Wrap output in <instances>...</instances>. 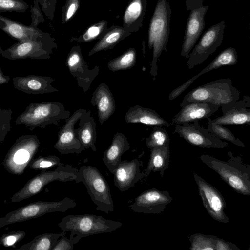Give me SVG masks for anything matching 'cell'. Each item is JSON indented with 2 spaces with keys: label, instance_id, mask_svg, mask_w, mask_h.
Masks as SVG:
<instances>
[{
  "label": "cell",
  "instance_id": "obj_30",
  "mask_svg": "<svg viewBox=\"0 0 250 250\" xmlns=\"http://www.w3.org/2000/svg\"><path fill=\"white\" fill-rule=\"evenodd\" d=\"M170 157L169 146H164L150 149V156L145 171L146 177L153 172H159L161 177L169 166Z\"/></svg>",
  "mask_w": 250,
  "mask_h": 250
},
{
  "label": "cell",
  "instance_id": "obj_28",
  "mask_svg": "<svg viewBox=\"0 0 250 250\" xmlns=\"http://www.w3.org/2000/svg\"><path fill=\"white\" fill-rule=\"evenodd\" d=\"M79 128H76L79 140L84 150L91 148L96 152L97 138L96 124L91 116V111H87L80 119Z\"/></svg>",
  "mask_w": 250,
  "mask_h": 250
},
{
  "label": "cell",
  "instance_id": "obj_19",
  "mask_svg": "<svg viewBox=\"0 0 250 250\" xmlns=\"http://www.w3.org/2000/svg\"><path fill=\"white\" fill-rule=\"evenodd\" d=\"M141 162L138 158L121 162L114 173V185L122 192L130 188L146 177L145 172L140 170Z\"/></svg>",
  "mask_w": 250,
  "mask_h": 250
},
{
  "label": "cell",
  "instance_id": "obj_41",
  "mask_svg": "<svg viewBox=\"0 0 250 250\" xmlns=\"http://www.w3.org/2000/svg\"><path fill=\"white\" fill-rule=\"evenodd\" d=\"M26 235L23 230H16L3 234L0 238V244L5 247H14Z\"/></svg>",
  "mask_w": 250,
  "mask_h": 250
},
{
  "label": "cell",
  "instance_id": "obj_23",
  "mask_svg": "<svg viewBox=\"0 0 250 250\" xmlns=\"http://www.w3.org/2000/svg\"><path fill=\"white\" fill-rule=\"evenodd\" d=\"M93 106H96L98 117L101 125L107 120L116 109L115 101L107 85L100 83L92 94L90 101Z\"/></svg>",
  "mask_w": 250,
  "mask_h": 250
},
{
  "label": "cell",
  "instance_id": "obj_47",
  "mask_svg": "<svg viewBox=\"0 0 250 250\" xmlns=\"http://www.w3.org/2000/svg\"><path fill=\"white\" fill-rule=\"evenodd\" d=\"M248 250H250V245L249 248H248Z\"/></svg>",
  "mask_w": 250,
  "mask_h": 250
},
{
  "label": "cell",
  "instance_id": "obj_29",
  "mask_svg": "<svg viewBox=\"0 0 250 250\" xmlns=\"http://www.w3.org/2000/svg\"><path fill=\"white\" fill-rule=\"evenodd\" d=\"M132 33L123 26L114 25L108 28L103 36L88 53V56L103 50L113 48L120 42L129 36Z\"/></svg>",
  "mask_w": 250,
  "mask_h": 250
},
{
  "label": "cell",
  "instance_id": "obj_34",
  "mask_svg": "<svg viewBox=\"0 0 250 250\" xmlns=\"http://www.w3.org/2000/svg\"><path fill=\"white\" fill-rule=\"evenodd\" d=\"M218 238L213 235L200 233L190 235L188 240L191 245L190 250H216Z\"/></svg>",
  "mask_w": 250,
  "mask_h": 250
},
{
  "label": "cell",
  "instance_id": "obj_31",
  "mask_svg": "<svg viewBox=\"0 0 250 250\" xmlns=\"http://www.w3.org/2000/svg\"><path fill=\"white\" fill-rule=\"evenodd\" d=\"M65 231L59 233H45L36 236L31 241L18 248L20 250H52L59 239L66 234Z\"/></svg>",
  "mask_w": 250,
  "mask_h": 250
},
{
  "label": "cell",
  "instance_id": "obj_39",
  "mask_svg": "<svg viewBox=\"0 0 250 250\" xmlns=\"http://www.w3.org/2000/svg\"><path fill=\"white\" fill-rule=\"evenodd\" d=\"M12 111L10 108L0 110V145L11 130L10 121L12 118Z\"/></svg>",
  "mask_w": 250,
  "mask_h": 250
},
{
  "label": "cell",
  "instance_id": "obj_15",
  "mask_svg": "<svg viewBox=\"0 0 250 250\" xmlns=\"http://www.w3.org/2000/svg\"><path fill=\"white\" fill-rule=\"evenodd\" d=\"M86 112L84 109H77L65 120V124L61 128L54 147L62 155L79 154L84 150L75 125Z\"/></svg>",
  "mask_w": 250,
  "mask_h": 250
},
{
  "label": "cell",
  "instance_id": "obj_26",
  "mask_svg": "<svg viewBox=\"0 0 250 250\" xmlns=\"http://www.w3.org/2000/svg\"><path fill=\"white\" fill-rule=\"evenodd\" d=\"M238 62V56L235 48L228 47L222 51L213 60L201 71L194 76L184 83L178 87L176 90L181 94L187 89L192 83L201 75L210 71L218 69L224 66L235 65Z\"/></svg>",
  "mask_w": 250,
  "mask_h": 250
},
{
  "label": "cell",
  "instance_id": "obj_3",
  "mask_svg": "<svg viewBox=\"0 0 250 250\" xmlns=\"http://www.w3.org/2000/svg\"><path fill=\"white\" fill-rule=\"evenodd\" d=\"M63 104L59 102H32L15 120L16 125H23L30 130L50 125H58L60 121L70 116Z\"/></svg>",
  "mask_w": 250,
  "mask_h": 250
},
{
  "label": "cell",
  "instance_id": "obj_40",
  "mask_svg": "<svg viewBox=\"0 0 250 250\" xmlns=\"http://www.w3.org/2000/svg\"><path fill=\"white\" fill-rule=\"evenodd\" d=\"M80 6V0H66L62 8V22L66 24L75 15Z\"/></svg>",
  "mask_w": 250,
  "mask_h": 250
},
{
  "label": "cell",
  "instance_id": "obj_20",
  "mask_svg": "<svg viewBox=\"0 0 250 250\" xmlns=\"http://www.w3.org/2000/svg\"><path fill=\"white\" fill-rule=\"evenodd\" d=\"M220 106L209 102H190L182 107L172 120L173 124H183L209 118Z\"/></svg>",
  "mask_w": 250,
  "mask_h": 250
},
{
  "label": "cell",
  "instance_id": "obj_33",
  "mask_svg": "<svg viewBox=\"0 0 250 250\" xmlns=\"http://www.w3.org/2000/svg\"><path fill=\"white\" fill-rule=\"evenodd\" d=\"M136 60V49L131 47L119 56L110 60L107 63V67L113 72L128 69L135 65Z\"/></svg>",
  "mask_w": 250,
  "mask_h": 250
},
{
  "label": "cell",
  "instance_id": "obj_24",
  "mask_svg": "<svg viewBox=\"0 0 250 250\" xmlns=\"http://www.w3.org/2000/svg\"><path fill=\"white\" fill-rule=\"evenodd\" d=\"M130 148L126 136L121 132L114 136L109 147L104 151L102 160L109 171L114 174L122 161V155Z\"/></svg>",
  "mask_w": 250,
  "mask_h": 250
},
{
  "label": "cell",
  "instance_id": "obj_43",
  "mask_svg": "<svg viewBox=\"0 0 250 250\" xmlns=\"http://www.w3.org/2000/svg\"><path fill=\"white\" fill-rule=\"evenodd\" d=\"M40 5L38 1L34 0L33 5L31 8V22L30 25L34 27H37L39 24L44 21V18Z\"/></svg>",
  "mask_w": 250,
  "mask_h": 250
},
{
  "label": "cell",
  "instance_id": "obj_45",
  "mask_svg": "<svg viewBox=\"0 0 250 250\" xmlns=\"http://www.w3.org/2000/svg\"><path fill=\"white\" fill-rule=\"evenodd\" d=\"M216 250H240L234 244L218 238Z\"/></svg>",
  "mask_w": 250,
  "mask_h": 250
},
{
  "label": "cell",
  "instance_id": "obj_9",
  "mask_svg": "<svg viewBox=\"0 0 250 250\" xmlns=\"http://www.w3.org/2000/svg\"><path fill=\"white\" fill-rule=\"evenodd\" d=\"M76 206L75 200L67 197L57 201H38L30 203L1 217L0 228L8 225L36 218L48 213L66 212Z\"/></svg>",
  "mask_w": 250,
  "mask_h": 250
},
{
  "label": "cell",
  "instance_id": "obj_35",
  "mask_svg": "<svg viewBox=\"0 0 250 250\" xmlns=\"http://www.w3.org/2000/svg\"><path fill=\"white\" fill-rule=\"evenodd\" d=\"M207 128L213 135L221 140L228 141L241 147L245 146L243 142L236 138L229 129L223 125L213 122L210 118H208Z\"/></svg>",
  "mask_w": 250,
  "mask_h": 250
},
{
  "label": "cell",
  "instance_id": "obj_1",
  "mask_svg": "<svg viewBox=\"0 0 250 250\" xmlns=\"http://www.w3.org/2000/svg\"><path fill=\"white\" fill-rule=\"evenodd\" d=\"M228 155L227 161L205 154L199 158L237 193L250 196V165L245 163L240 156H235L231 151L228 152Z\"/></svg>",
  "mask_w": 250,
  "mask_h": 250
},
{
  "label": "cell",
  "instance_id": "obj_6",
  "mask_svg": "<svg viewBox=\"0 0 250 250\" xmlns=\"http://www.w3.org/2000/svg\"><path fill=\"white\" fill-rule=\"evenodd\" d=\"M75 182H82L84 185L91 200L96 205L97 210L107 214L114 211L110 187L97 167L90 165L81 166Z\"/></svg>",
  "mask_w": 250,
  "mask_h": 250
},
{
  "label": "cell",
  "instance_id": "obj_36",
  "mask_svg": "<svg viewBox=\"0 0 250 250\" xmlns=\"http://www.w3.org/2000/svg\"><path fill=\"white\" fill-rule=\"evenodd\" d=\"M146 146L150 149L164 146H169L170 138L162 126H156L150 135L146 138Z\"/></svg>",
  "mask_w": 250,
  "mask_h": 250
},
{
  "label": "cell",
  "instance_id": "obj_7",
  "mask_svg": "<svg viewBox=\"0 0 250 250\" xmlns=\"http://www.w3.org/2000/svg\"><path fill=\"white\" fill-rule=\"evenodd\" d=\"M78 169L71 165L60 163L52 170L42 171L30 179L11 198L12 203H17L30 198L40 192L44 187L53 181H76Z\"/></svg>",
  "mask_w": 250,
  "mask_h": 250
},
{
  "label": "cell",
  "instance_id": "obj_32",
  "mask_svg": "<svg viewBox=\"0 0 250 250\" xmlns=\"http://www.w3.org/2000/svg\"><path fill=\"white\" fill-rule=\"evenodd\" d=\"M108 22L102 20L89 26L83 33L78 37L70 39V42H77L80 43H88L96 39H100L106 32Z\"/></svg>",
  "mask_w": 250,
  "mask_h": 250
},
{
  "label": "cell",
  "instance_id": "obj_46",
  "mask_svg": "<svg viewBox=\"0 0 250 250\" xmlns=\"http://www.w3.org/2000/svg\"><path fill=\"white\" fill-rule=\"evenodd\" d=\"M10 80V77L8 76H6L3 73L1 68H0V84L2 85L6 84Z\"/></svg>",
  "mask_w": 250,
  "mask_h": 250
},
{
  "label": "cell",
  "instance_id": "obj_22",
  "mask_svg": "<svg viewBox=\"0 0 250 250\" xmlns=\"http://www.w3.org/2000/svg\"><path fill=\"white\" fill-rule=\"evenodd\" d=\"M0 29L18 42L36 40L48 33L37 27L25 25L2 15H0Z\"/></svg>",
  "mask_w": 250,
  "mask_h": 250
},
{
  "label": "cell",
  "instance_id": "obj_14",
  "mask_svg": "<svg viewBox=\"0 0 250 250\" xmlns=\"http://www.w3.org/2000/svg\"><path fill=\"white\" fill-rule=\"evenodd\" d=\"M193 177L203 204L209 215L219 222L229 223V218L224 211L226 203L219 191L195 172Z\"/></svg>",
  "mask_w": 250,
  "mask_h": 250
},
{
  "label": "cell",
  "instance_id": "obj_16",
  "mask_svg": "<svg viewBox=\"0 0 250 250\" xmlns=\"http://www.w3.org/2000/svg\"><path fill=\"white\" fill-rule=\"evenodd\" d=\"M172 200L167 191L152 188L137 196L128 208L136 213L158 214L164 212Z\"/></svg>",
  "mask_w": 250,
  "mask_h": 250
},
{
  "label": "cell",
  "instance_id": "obj_38",
  "mask_svg": "<svg viewBox=\"0 0 250 250\" xmlns=\"http://www.w3.org/2000/svg\"><path fill=\"white\" fill-rule=\"evenodd\" d=\"M29 4L22 0H0V12H25Z\"/></svg>",
  "mask_w": 250,
  "mask_h": 250
},
{
  "label": "cell",
  "instance_id": "obj_44",
  "mask_svg": "<svg viewBox=\"0 0 250 250\" xmlns=\"http://www.w3.org/2000/svg\"><path fill=\"white\" fill-rule=\"evenodd\" d=\"M38 1L45 16L53 21L56 9L57 0H36Z\"/></svg>",
  "mask_w": 250,
  "mask_h": 250
},
{
  "label": "cell",
  "instance_id": "obj_37",
  "mask_svg": "<svg viewBox=\"0 0 250 250\" xmlns=\"http://www.w3.org/2000/svg\"><path fill=\"white\" fill-rule=\"evenodd\" d=\"M60 163V159L57 156L53 155L42 156L33 159L30 163L29 167L34 170H45L57 166Z\"/></svg>",
  "mask_w": 250,
  "mask_h": 250
},
{
  "label": "cell",
  "instance_id": "obj_42",
  "mask_svg": "<svg viewBox=\"0 0 250 250\" xmlns=\"http://www.w3.org/2000/svg\"><path fill=\"white\" fill-rule=\"evenodd\" d=\"M81 239L75 236L73 238H68L64 235L62 236L58 240L52 250H72L74 244L78 243Z\"/></svg>",
  "mask_w": 250,
  "mask_h": 250
},
{
  "label": "cell",
  "instance_id": "obj_25",
  "mask_svg": "<svg viewBox=\"0 0 250 250\" xmlns=\"http://www.w3.org/2000/svg\"><path fill=\"white\" fill-rule=\"evenodd\" d=\"M125 118L127 123H141L167 127L173 124L161 117L155 110L138 105L131 107L126 113Z\"/></svg>",
  "mask_w": 250,
  "mask_h": 250
},
{
  "label": "cell",
  "instance_id": "obj_13",
  "mask_svg": "<svg viewBox=\"0 0 250 250\" xmlns=\"http://www.w3.org/2000/svg\"><path fill=\"white\" fill-rule=\"evenodd\" d=\"M174 133L190 144L199 147L224 149L229 145L227 142L213 135L208 128L201 126L199 121L177 124Z\"/></svg>",
  "mask_w": 250,
  "mask_h": 250
},
{
  "label": "cell",
  "instance_id": "obj_27",
  "mask_svg": "<svg viewBox=\"0 0 250 250\" xmlns=\"http://www.w3.org/2000/svg\"><path fill=\"white\" fill-rule=\"evenodd\" d=\"M147 0H131L123 16V26L128 31L138 32L143 26Z\"/></svg>",
  "mask_w": 250,
  "mask_h": 250
},
{
  "label": "cell",
  "instance_id": "obj_5",
  "mask_svg": "<svg viewBox=\"0 0 250 250\" xmlns=\"http://www.w3.org/2000/svg\"><path fill=\"white\" fill-rule=\"evenodd\" d=\"M240 92L232 85L229 78L214 80L192 89L180 104L182 107L193 102H205L222 106L233 103L240 98Z\"/></svg>",
  "mask_w": 250,
  "mask_h": 250
},
{
  "label": "cell",
  "instance_id": "obj_21",
  "mask_svg": "<svg viewBox=\"0 0 250 250\" xmlns=\"http://www.w3.org/2000/svg\"><path fill=\"white\" fill-rule=\"evenodd\" d=\"M14 87L29 94H43L58 92L51 83L55 80L49 76L28 75L12 78Z\"/></svg>",
  "mask_w": 250,
  "mask_h": 250
},
{
  "label": "cell",
  "instance_id": "obj_11",
  "mask_svg": "<svg viewBox=\"0 0 250 250\" xmlns=\"http://www.w3.org/2000/svg\"><path fill=\"white\" fill-rule=\"evenodd\" d=\"M203 0H186V5L190 13L187 21L181 55L188 58L205 26V17L208 6H203Z\"/></svg>",
  "mask_w": 250,
  "mask_h": 250
},
{
  "label": "cell",
  "instance_id": "obj_48",
  "mask_svg": "<svg viewBox=\"0 0 250 250\" xmlns=\"http://www.w3.org/2000/svg\"></svg>",
  "mask_w": 250,
  "mask_h": 250
},
{
  "label": "cell",
  "instance_id": "obj_10",
  "mask_svg": "<svg viewBox=\"0 0 250 250\" xmlns=\"http://www.w3.org/2000/svg\"><path fill=\"white\" fill-rule=\"evenodd\" d=\"M57 48L55 39L49 33L36 40L18 42L5 50L0 47L1 56L11 60L30 58L49 59Z\"/></svg>",
  "mask_w": 250,
  "mask_h": 250
},
{
  "label": "cell",
  "instance_id": "obj_17",
  "mask_svg": "<svg viewBox=\"0 0 250 250\" xmlns=\"http://www.w3.org/2000/svg\"><path fill=\"white\" fill-rule=\"evenodd\" d=\"M66 64L70 74L76 78L78 84L84 92H87L99 73L100 68L95 66L89 68L79 45L73 46L68 54Z\"/></svg>",
  "mask_w": 250,
  "mask_h": 250
},
{
  "label": "cell",
  "instance_id": "obj_8",
  "mask_svg": "<svg viewBox=\"0 0 250 250\" xmlns=\"http://www.w3.org/2000/svg\"><path fill=\"white\" fill-rule=\"evenodd\" d=\"M40 141L35 135L19 137L7 152L1 165L9 173L22 174L38 152Z\"/></svg>",
  "mask_w": 250,
  "mask_h": 250
},
{
  "label": "cell",
  "instance_id": "obj_2",
  "mask_svg": "<svg viewBox=\"0 0 250 250\" xmlns=\"http://www.w3.org/2000/svg\"><path fill=\"white\" fill-rule=\"evenodd\" d=\"M171 14L168 0H158L150 19L147 38L148 48L152 49L150 74L154 77L158 74L157 61L162 52L167 51Z\"/></svg>",
  "mask_w": 250,
  "mask_h": 250
},
{
  "label": "cell",
  "instance_id": "obj_12",
  "mask_svg": "<svg viewBox=\"0 0 250 250\" xmlns=\"http://www.w3.org/2000/svg\"><path fill=\"white\" fill-rule=\"evenodd\" d=\"M225 25V21L222 20L210 27L203 34L189 55L187 61L189 69L202 63L221 45Z\"/></svg>",
  "mask_w": 250,
  "mask_h": 250
},
{
  "label": "cell",
  "instance_id": "obj_4",
  "mask_svg": "<svg viewBox=\"0 0 250 250\" xmlns=\"http://www.w3.org/2000/svg\"><path fill=\"white\" fill-rule=\"evenodd\" d=\"M123 223L106 219L92 214L68 215L59 223L62 231L71 232L70 238L80 239L90 235L112 232L121 227Z\"/></svg>",
  "mask_w": 250,
  "mask_h": 250
},
{
  "label": "cell",
  "instance_id": "obj_18",
  "mask_svg": "<svg viewBox=\"0 0 250 250\" xmlns=\"http://www.w3.org/2000/svg\"><path fill=\"white\" fill-rule=\"evenodd\" d=\"M222 115L212 121L222 125H240L250 124V96L221 106Z\"/></svg>",
  "mask_w": 250,
  "mask_h": 250
}]
</instances>
